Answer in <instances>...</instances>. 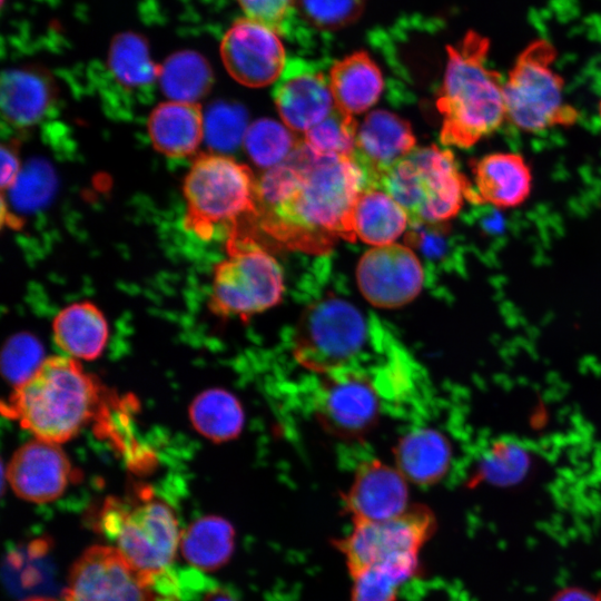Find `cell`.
<instances>
[{"label": "cell", "mask_w": 601, "mask_h": 601, "mask_svg": "<svg viewBox=\"0 0 601 601\" xmlns=\"http://www.w3.org/2000/svg\"><path fill=\"white\" fill-rule=\"evenodd\" d=\"M189 418L195 430L213 442L230 441L244 425L240 402L221 388H209L197 395L189 406Z\"/></svg>", "instance_id": "4316f807"}, {"label": "cell", "mask_w": 601, "mask_h": 601, "mask_svg": "<svg viewBox=\"0 0 601 601\" xmlns=\"http://www.w3.org/2000/svg\"><path fill=\"white\" fill-rule=\"evenodd\" d=\"M52 336L63 355L77 361L98 358L108 342L109 328L102 312L90 302L73 303L53 318Z\"/></svg>", "instance_id": "7402d4cb"}, {"label": "cell", "mask_w": 601, "mask_h": 601, "mask_svg": "<svg viewBox=\"0 0 601 601\" xmlns=\"http://www.w3.org/2000/svg\"><path fill=\"white\" fill-rule=\"evenodd\" d=\"M26 601H56V600L48 599V598H33Z\"/></svg>", "instance_id": "b9f144b4"}, {"label": "cell", "mask_w": 601, "mask_h": 601, "mask_svg": "<svg viewBox=\"0 0 601 601\" xmlns=\"http://www.w3.org/2000/svg\"><path fill=\"white\" fill-rule=\"evenodd\" d=\"M248 115L238 104L216 102L205 114V140L217 154L235 150L248 129Z\"/></svg>", "instance_id": "1f68e13d"}, {"label": "cell", "mask_w": 601, "mask_h": 601, "mask_svg": "<svg viewBox=\"0 0 601 601\" xmlns=\"http://www.w3.org/2000/svg\"><path fill=\"white\" fill-rule=\"evenodd\" d=\"M315 412L323 426L333 434L358 437L377 420V388L359 370L324 375L315 396Z\"/></svg>", "instance_id": "5bb4252c"}, {"label": "cell", "mask_w": 601, "mask_h": 601, "mask_svg": "<svg viewBox=\"0 0 601 601\" xmlns=\"http://www.w3.org/2000/svg\"><path fill=\"white\" fill-rule=\"evenodd\" d=\"M408 223L405 209L386 191L366 186L359 193L354 208V228L356 237L364 243L393 244Z\"/></svg>", "instance_id": "d4e9b609"}, {"label": "cell", "mask_w": 601, "mask_h": 601, "mask_svg": "<svg viewBox=\"0 0 601 601\" xmlns=\"http://www.w3.org/2000/svg\"><path fill=\"white\" fill-rule=\"evenodd\" d=\"M394 455L396 469L407 481L417 485H432L447 472L452 451L442 433L420 428L400 440Z\"/></svg>", "instance_id": "603a6c76"}, {"label": "cell", "mask_w": 601, "mask_h": 601, "mask_svg": "<svg viewBox=\"0 0 601 601\" xmlns=\"http://www.w3.org/2000/svg\"><path fill=\"white\" fill-rule=\"evenodd\" d=\"M21 171L20 162L16 151L7 146L1 147V188L10 189L16 183Z\"/></svg>", "instance_id": "f35d334b"}, {"label": "cell", "mask_w": 601, "mask_h": 601, "mask_svg": "<svg viewBox=\"0 0 601 601\" xmlns=\"http://www.w3.org/2000/svg\"><path fill=\"white\" fill-rule=\"evenodd\" d=\"M328 81L335 108L352 118L371 108L384 87L378 66L365 51L353 52L336 61L329 70Z\"/></svg>", "instance_id": "44dd1931"}, {"label": "cell", "mask_w": 601, "mask_h": 601, "mask_svg": "<svg viewBox=\"0 0 601 601\" xmlns=\"http://www.w3.org/2000/svg\"><path fill=\"white\" fill-rule=\"evenodd\" d=\"M357 125L336 108L324 120L304 132V142L323 156L352 157L355 148Z\"/></svg>", "instance_id": "d6a6232c"}, {"label": "cell", "mask_w": 601, "mask_h": 601, "mask_svg": "<svg viewBox=\"0 0 601 601\" xmlns=\"http://www.w3.org/2000/svg\"><path fill=\"white\" fill-rule=\"evenodd\" d=\"M100 387L81 364L66 355L47 357L2 403V413L33 437L62 444L93 417Z\"/></svg>", "instance_id": "3957f363"}, {"label": "cell", "mask_w": 601, "mask_h": 601, "mask_svg": "<svg viewBox=\"0 0 601 601\" xmlns=\"http://www.w3.org/2000/svg\"><path fill=\"white\" fill-rule=\"evenodd\" d=\"M552 601H601V592L593 593L579 588H568L558 592Z\"/></svg>", "instance_id": "ab89813d"}, {"label": "cell", "mask_w": 601, "mask_h": 601, "mask_svg": "<svg viewBox=\"0 0 601 601\" xmlns=\"http://www.w3.org/2000/svg\"><path fill=\"white\" fill-rule=\"evenodd\" d=\"M52 97L48 78L38 70L12 68L1 77V111L12 126L26 128L45 115Z\"/></svg>", "instance_id": "cb8c5ba5"}, {"label": "cell", "mask_w": 601, "mask_h": 601, "mask_svg": "<svg viewBox=\"0 0 601 601\" xmlns=\"http://www.w3.org/2000/svg\"><path fill=\"white\" fill-rule=\"evenodd\" d=\"M256 188L252 170L233 158L217 152L197 157L183 185L186 229L205 240L218 225L235 230L240 218L256 217Z\"/></svg>", "instance_id": "5b68a950"}, {"label": "cell", "mask_w": 601, "mask_h": 601, "mask_svg": "<svg viewBox=\"0 0 601 601\" xmlns=\"http://www.w3.org/2000/svg\"><path fill=\"white\" fill-rule=\"evenodd\" d=\"M404 475L378 460L362 463L345 495V506L355 522L384 521L410 506Z\"/></svg>", "instance_id": "ac0fdd59"}, {"label": "cell", "mask_w": 601, "mask_h": 601, "mask_svg": "<svg viewBox=\"0 0 601 601\" xmlns=\"http://www.w3.org/2000/svg\"><path fill=\"white\" fill-rule=\"evenodd\" d=\"M220 56L228 73L253 88L276 82L286 66V52L277 30L249 17L235 20L225 32Z\"/></svg>", "instance_id": "7c38bea8"}, {"label": "cell", "mask_w": 601, "mask_h": 601, "mask_svg": "<svg viewBox=\"0 0 601 601\" xmlns=\"http://www.w3.org/2000/svg\"><path fill=\"white\" fill-rule=\"evenodd\" d=\"M40 343L29 334L12 336L2 351V372L14 386L27 380L46 359Z\"/></svg>", "instance_id": "d590c367"}, {"label": "cell", "mask_w": 601, "mask_h": 601, "mask_svg": "<svg viewBox=\"0 0 601 601\" xmlns=\"http://www.w3.org/2000/svg\"><path fill=\"white\" fill-rule=\"evenodd\" d=\"M358 288L378 308H397L412 302L424 284L423 266L410 246H375L356 268Z\"/></svg>", "instance_id": "4fadbf2b"}, {"label": "cell", "mask_w": 601, "mask_h": 601, "mask_svg": "<svg viewBox=\"0 0 601 601\" xmlns=\"http://www.w3.org/2000/svg\"><path fill=\"white\" fill-rule=\"evenodd\" d=\"M365 187L352 157L323 156L304 141L257 180L262 228L286 247L326 254L338 239L355 242L354 208Z\"/></svg>", "instance_id": "6da1fadb"}, {"label": "cell", "mask_w": 601, "mask_h": 601, "mask_svg": "<svg viewBox=\"0 0 601 601\" xmlns=\"http://www.w3.org/2000/svg\"><path fill=\"white\" fill-rule=\"evenodd\" d=\"M349 601H396L400 588L407 582L395 572L374 566L352 577Z\"/></svg>", "instance_id": "8d00e7d4"}, {"label": "cell", "mask_w": 601, "mask_h": 601, "mask_svg": "<svg viewBox=\"0 0 601 601\" xmlns=\"http://www.w3.org/2000/svg\"><path fill=\"white\" fill-rule=\"evenodd\" d=\"M60 445L33 437L13 453L8 464V481L16 495L39 504L62 495L72 469Z\"/></svg>", "instance_id": "9a60e30c"}, {"label": "cell", "mask_w": 601, "mask_h": 601, "mask_svg": "<svg viewBox=\"0 0 601 601\" xmlns=\"http://www.w3.org/2000/svg\"><path fill=\"white\" fill-rule=\"evenodd\" d=\"M235 531L225 519L208 515L193 522L180 538V551L195 568L213 571L230 559Z\"/></svg>", "instance_id": "484cf974"}, {"label": "cell", "mask_w": 601, "mask_h": 601, "mask_svg": "<svg viewBox=\"0 0 601 601\" xmlns=\"http://www.w3.org/2000/svg\"><path fill=\"white\" fill-rule=\"evenodd\" d=\"M65 601H180L177 578L140 569L115 546L93 545L73 563Z\"/></svg>", "instance_id": "30bf717a"}, {"label": "cell", "mask_w": 601, "mask_h": 601, "mask_svg": "<svg viewBox=\"0 0 601 601\" xmlns=\"http://www.w3.org/2000/svg\"><path fill=\"white\" fill-rule=\"evenodd\" d=\"M246 17L262 21L276 30L282 27L295 0H236Z\"/></svg>", "instance_id": "74e56055"}, {"label": "cell", "mask_w": 601, "mask_h": 601, "mask_svg": "<svg viewBox=\"0 0 601 601\" xmlns=\"http://www.w3.org/2000/svg\"><path fill=\"white\" fill-rule=\"evenodd\" d=\"M447 61L436 100L442 116L440 141L469 149L506 121L502 76L487 68L489 41L467 32L446 49Z\"/></svg>", "instance_id": "7a4b0ae2"}, {"label": "cell", "mask_w": 601, "mask_h": 601, "mask_svg": "<svg viewBox=\"0 0 601 601\" xmlns=\"http://www.w3.org/2000/svg\"><path fill=\"white\" fill-rule=\"evenodd\" d=\"M531 466L528 449L515 440L492 443L482 454L477 465L480 480L491 485L509 486L521 482Z\"/></svg>", "instance_id": "f546056e"}, {"label": "cell", "mask_w": 601, "mask_h": 601, "mask_svg": "<svg viewBox=\"0 0 601 601\" xmlns=\"http://www.w3.org/2000/svg\"><path fill=\"white\" fill-rule=\"evenodd\" d=\"M371 325L349 302L323 298L302 314L295 328L293 354L305 368L327 375L356 370L367 347Z\"/></svg>", "instance_id": "ba28073f"}, {"label": "cell", "mask_w": 601, "mask_h": 601, "mask_svg": "<svg viewBox=\"0 0 601 601\" xmlns=\"http://www.w3.org/2000/svg\"><path fill=\"white\" fill-rule=\"evenodd\" d=\"M273 96L284 125L296 131H307L335 108L329 81L302 60L285 66Z\"/></svg>", "instance_id": "2e32d148"}, {"label": "cell", "mask_w": 601, "mask_h": 601, "mask_svg": "<svg viewBox=\"0 0 601 601\" xmlns=\"http://www.w3.org/2000/svg\"><path fill=\"white\" fill-rule=\"evenodd\" d=\"M56 185L52 167L45 160L33 159L21 169L9 189L11 204L20 211L39 209L51 199Z\"/></svg>", "instance_id": "836d02e7"}, {"label": "cell", "mask_w": 601, "mask_h": 601, "mask_svg": "<svg viewBox=\"0 0 601 601\" xmlns=\"http://www.w3.org/2000/svg\"><path fill=\"white\" fill-rule=\"evenodd\" d=\"M98 528L127 560L152 572L168 569L181 538L171 508L144 493L137 500L108 497Z\"/></svg>", "instance_id": "52a82bcc"}, {"label": "cell", "mask_w": 601, "mask_h": 601, "mask_svg": "<svg viewBox=\"0 0 601 601\" xmlns=\"http://www.w3.org/2000/svg\"><path fill=\"white\" fill-rule=\"evenodd\" d=\"M147 130L154 148L170 158L195 154L205 137V115L197 102L168 100L151 111Z\"/></svg>", "instance_id": "ffe728a7"}, {"label": "cell", "mask_w": 601, "mask_h": 601, "mask_svg": "<svg viewBox=\"0 0 601 601\" xmlns=\"http://www.w3.org/2000/svg\"><path fill=\"white\" fill-rule=\"evenodd\" d=\"M108 65L116 79L124 86L140 88L152 83L159 67L152 61L149 47L136 32H120L110 43Z\"/></svg>", "instance_id": "f1b7e54d"}, {"label": "cell", "mask_w": 601, "mask_h": 601, "mask_svg": "<svg viewBox=\"0 0 601 601\" xmlns=\"http://www.w3.org/2000/svg\"><path fill=\"white\" fill-rule=\"evenodd\" d=\"M161 91L169 100L197 102L213 85V71L207 60L193 50L169 56L159 67Z\"/></svg>", "instance_id": "83f0119b"}, {"label": "cell", "mask_w": 601, "mask_h": 601, "mask_svg": "<svg viewBox=\"0 0 601 601\" xmlns=\"http://www.w3.org/2000/svg\"><path fill=\"white\" fill-rule=\"evenodd\" d=\"M598 115H599V119H600V122H601V100L598 104Z\"/></svg>", "instance_id": "7bdbcfd3"}, {"label": "cell", "mask_w": 601, "mask_h": 601, "mask_svg": "<svg viewBox=\"0 0 601 601\" xmlns=\"http://www.w3.org/2000/svg\"><path fill=\"white\" fill-rule=\"evenodd\" d=\"M300 13L321 30H338L354 23L363 13L365 0H295Z\"/></svg>", "instance_id": "e575fe53"}, {"label": "cell", "mask_w": 601, "mask_h": 601, "mask_svg": "<svg viewBox=\"0 0 601 601\" xmlns=\"http://www.w3.org/2000/svg\"><path fill=\"white\" fill-rule=\"evenodd\" d=\"M285 286L277 260L249 239L230 238L214 268L209 308L217 316L249 318L280 303Z\"/></svg>", "instance_id": "8fae6325"}, {"label": "cell", "mask_w": 601, "mask_h": 601, "mask_svg": "<svg viewBox=\"0 0 601 601\" xmlns=\"http://www.w3.org/2000/svg\"><path fill=\"white\" fill-rule=\"evenodd\" d=\"M375 187L405 209L412 225H442L473 197V185L460 170L452 150L436 145L415 147Z\"/></svg>", "instance_id": "277c9868"}, {"label": "cell", "mask_w": 601, "mask_h": 601, "mask_svg": "<svg viewBox=\"0 0 601 601\" xmlns=\"http://www.w3.org/2000/svg\"><path fill=\"white\" fill-rule=\"evenodd\" d=\"M288 129L267 118L252 122L243 142L250 159L267 169L283 162L298 144Z\"/></svg>", "instance_id": "4dcf8cb0"}, {"label": "cell", "mask_w": 601, "mask_h": 601, "mask_svg": "<svg viewBox=\"0 0 601 601\" xmlns=\"http://www.w3.org/2000/svg\"><path fill=\"white\" fill-rule=\"evenodd\" d=\"M555 49L546 40L530 43L504 82L506 121L526 134L571 127L579 110L563 96V78L553 69Z\"/></svg>", "instance_id": "8992f818"}, {"label": "cell", "mask_w": 601, "mask_h": 601, "mask_svg": "<svg viewBox=\"0 0 601 601\" xmlns=\"http://www.w3.org/2000/svg\"><path fill=\"white\" fill-rule=\"evenodd\" d=\"M199 601H236V599L225 588L215 587L207 590Z\"/></svg>", "instance_id": "60d3db41"}, {"label": "cell", "mask_w": 601, "mask_h": 601, "mask_svg": "<svg viewBox=\"0 0 601 601\" xmlns=\"http://www.w3.org/2000/svg\"><path fill=\"white\" fill-rule=\"evenodd\" d=\"M352 531L336 543L351 577L366 569H388L406 581L418 572V554L435 530L427 508L410 506L384 521L355 522Z\"/></svg>", "instance_id": "9c48e42d"}, {"label": "cell", "mask_w": 601, "mask_h": 601, "mask_svg": "<svg viewBox=\"0 0 601 601\" xmlns=\"http://www.w3.org/2000/svg\"><path fill=\"white\" fill-rule=\"evenodd\" d=\"M473 174L472 204L499 209L516 208L532 191V171L519 152L495 151L470 161Z\"/></svg>", "instance_id": "d6986e66"}, {"label": "cell", "mask_w": 601, "mask_h": 601, "mask_svg": "<svg viewBox=\"0 0 601 601\" xmlns=\"http://www.w3.org/2000/svg\"><path fill=\"white\" fill-rule=\"evenodd\" d=\"M414 148L411 125L393 112L377 109L367 114L357 127L352 158L362 169L367 186L375 187Z\"/></svg>", "instance_id": "e0dca14e"}]
</instances>
